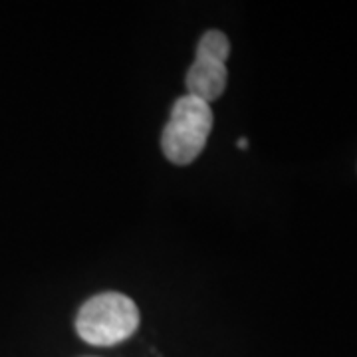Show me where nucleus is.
Segmentation results:
<instances>
[{"instance_id":"f257e3e1","label":"nucleus","mask_w":357,"mask_h":357,"mask_svg":"<svg viewBox=\"0 0 357 357\" xmlns=\"http://www.w3.org/2000/svg\"><path fill=\"white\" fill-rule=\"evenodd\" d=\"M139 326V310L126 294L105 292L89 298L76 318L77 335L91 345H115Z\"/></svg>"},{"instance_id":"f03ea898","label":"nucleus","mask_w":357,"mask_h":357,"mask_svg":"<svg viewBox=\"0 0 357 357\" xmlns=\"http://www.w3.org/2000/svg\"><path fill=\"white\" fill-rule=\"evenodd\" d=\"M211 129L213 112L208 103L192 96L178 98L161 135L163 153L175 165H189L204 149Z\"/></svg>"},{"instance_id":"7ed1b4c3","label":"nucleus","mask_w":357,"mask_h":357,"mask_svg":"<svg viewBox=\"0 0 357 357\" xmlns=\"http://www.w3.org/2000/svg\"><path fill=\"white\" fill-rule=\"evenodd\" d=\"M227 79H229V74H227L225 62L197 56L195 64L187 72V91H189L187 96H192L211 105V102H215L222 96V91L227 88Z\"/></svg>"},{"instance_id":"20e7f679","label":"nucleus","mask_w":357,"mask_h":357,"mask_svg":"<svg viewBox=\"0 0 357 357\" xmlns=\"http://www.w3.org/2000/svg\"><path fill=\"white\" fill-rule=\"evenodd\" d=\"M229 54H230L229 38H227L222 32H218V30H208V32H204L203 38L199 40L197 56L213 58V60H218V62H225V64H227Z\"/></svg>"},{"instance_id":"39448f33","label":"nucleus","mask_w":357,"mask_h":357,"mask_svg":"<svg viewBox=\"0 0 357 357\" xmlns=\"http://www.w3.org/2000/svg\"><path fill=\"white\" fill-rule=\"evenodd\" d=\"M238 147H241V149H246V147H248V141H246V139H238Z\"/></svg>"}]
</instances>
